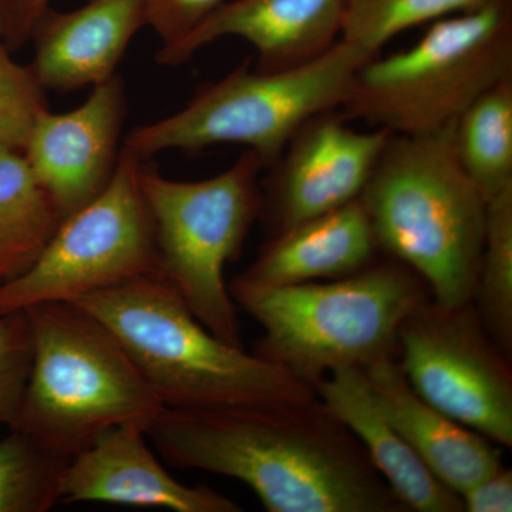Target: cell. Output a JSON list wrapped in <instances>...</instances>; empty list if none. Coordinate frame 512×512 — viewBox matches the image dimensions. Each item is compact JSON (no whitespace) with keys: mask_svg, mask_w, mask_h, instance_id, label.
Here are the masks:
<instances>
[{"mask_svg":"<svg viewBox=\"0 0 512 512\" xmlns=\"http://www.w3.org/2000/svg\"><path fill=\"white\" fill-rule=\"evenodd\" d=\"M168 464L247 484L269 512H407L320 402L170 409L146 429Z\"/></svg>","mask_w":512,"mask_h":512,"instance_id":"6da1fadb","label":"cell"},{"mask_svg":"<svg viewBox=\"0 0 512 512\" xmlns=\"http://www.w3.org/2000/svg\"><path fill=\"white\" fill-rule=\"evenodd\" d=\"M73 302L116 336L164 407L281 406L318 397L284 367L212 335L163 274Z\"/></svg>","mask_w":512,"mask_h":512,"instance_id":"7a4b0ae2","label":"cell"},{"mask_svg":"<svg viewBox=\"0 0 512 512\" xmlns=\"http://www.w3.org/2000/svg\"><path fill=\"white\" fill-rule=\"evenodd\" d=\"M380 251L412 269L444 306L473 301L487 200L458 161L454 123L393 134L360 195Z\"/></svg>","mask_w":512,"mask_h":512,"instance_id":"3957f363","label":"cell"},{"mask_svg":"<svg viewBox=\"0 0 512 512\" xmlns=\"http://www.w3.org/2000/svg\"><path fill=\"white\" fill-rule=\"evenodd\" d=\"M228 286L261 326L255 355L312 387L338 367L397 357L403 320L431 298L419 276L390 256L332 281L258 286L237 276Z\"/></svg>","mask_w":512,"mask_h":512,"instance_id":"277c9868","label":"cell"},{"mask_svg":"<svg viewBox=\"0 0 512 512\" xmlns=\"http://www.w3.org/2000/svg\"><path fill=\"white\" fill-rule=\"evenodd\" d=\"M25 312L32 370L10 429L69 460L111 427L147 429L164 409L116 336L79 305L40 303Z\"/></svg>","mask_w":512,"mask_h":512,"instance_id":"5b68a950","label":"cell"},{"mask_svg":"<svg viewBox=\"0 0 512 512\" xmlns=\"http://www.w3.org/2000/svg\"><path fill=\"white\" fill-rule=\"evenodd\" d=\"M427 26L412 46L359 67L340 107L349 120L397 136L434 133L512 77V0H490Z\"/></svg>","mask_w":512,"mask_h":512,"instance_id":"8992f818","label":"cell"},{"mask_svg":"<svg viewBox=\"0 0 512 512\" xmlns=\"http://www.w3.org/2000/svg\"><path fill=\"white\" fill-rule=\"evenodd\" d=\"M370 57L340 39L292 69L264 72L244 64L202 87L183 109L131 131L123 146L146 160L168 150L237 144L271 168L306 121L343 106L353 77Z\"/></svg>","mask_w":512,"mask_h":512,"instance_id":"52a82bcc","label":"cell"},{"mask_svg":"<svg viewBox=\"0 0 512 512\" xmlns=\"http://www.w3.org/2000/svg\"><path fill=\"white\" fill-rule=\"evenodd\" d=\"M264 170L247 150L207 180H170L146 165L140 173L156 228L161 274L212 335L234 346H242L241 332L225 266L241 254L262 215L259 175Z\"/></svg>","mask_w":512,"mask_h":512,"instance_id":"ba28073f","label":"cell"},{"mask_svg":"<svg viewBox=\"0 0 512 512\" xmlns=\"http://www.w3.org/2000/svg\"><path fill=\"white\" fill-rule=\"evenodd\" d=\"M143 158L121 148L107 187L60 222L25 274L0 286V315L73 302L140 276L161 274L156 228L140 173Z\"/></svg>","mask_w":512,"mask_h":512,"instance_id":"9c48e42d","label":"cell"},{"mask_svg":"<svg viewBox=\"0 0 512 512\" xmlns=\"http://www.w3.org/2000/svg\"><path fill=\"white\" fill-rule=\"evenodd\" d=\"M397 356L421 399L494 444L512 447L511 357L488 335L473 302H421L400 326Z\"/></svg>","mask_w":512,"mask_h":512,"instance_id":"30bf717a","label":"cell"},{"mask_svg":"<svg viewBox=\"0 0 512 512\" xmlns=\"http://www.w3.org/2000/svg\"><path fill=\"white\" fill-rule=\"evenodd\" d=\"M342 110L306 121L272 165L264 194L271 235L357 200L392 131L356 130Z\"/></svg>","mask_w":512,"mask_h":512,"instance_id":"8fae6325","label":"cell"},{"mask_svg":"<svg viewBox=\"0 0 512 512\" xmlns=\"http://www.w3.org/2000/svg\"><path fill=\"white\" fill-rule=\"evenodd\" d=\"M77 109L43 111L22 154L60 221L93 201L110 183L119 161L120 134L127 113L120 76L92 87Z\"/></svg>","mask_w":512,"mask_h":512,"instance_id":"7c38bea8","label":"cell"},{"mask_svg":"<svg viewBox=\"0 0 512 512\" xmlns=\"http://www.w3.org/2000/svg\"><path fill=\"white\" fill-rule=\"evenodd\" d=\"M146 429L127 423L101 433L69 458L60 480L66 503H107L174 512H241V505L207 485L171 477L147 444Z\"/></svg>","mask_w":512,"mask_h":512,"instance_id":"4fadbf2b","label":"cell"},{"mask_svg":"<svg viewBox=\"0 0 512 512\" xmlns=\"http://www.w3.org/2000/svg\"><path fill=\"white\" fill-rule=\"evenodd\" d=\"M346 0H227L190 35L158 52V63L180 66L215 40L239 37L258 53L255 69H292L328 52L342 37Z\"/></svg>","mask_w":512,"mask_h":512,"instance_id":"5bb4252c","label":"cell"},{"mask_svg":"<svg viewBox=\"0 0 512 512\" xmlns=\"http://www.w3.org/2000/svg\"><path fill=\"white\" fill-rule=\"evenodd\" d=\"M144 26V0H87L69 12L49 6L30 36V72L45 92L97 86L116 76L128 45Z\"/></svg>","mask_w":512,"mask_h":512,"instance_id":"9a60e30c","label":"cell"},{"mask_svg":"<svg viewBox=\"0 0 512 512\" xmlns=\"http://www.w3.org/2000/svg\"><path fill=\"white\" fill-rule=\"evenodd\" d=\"M313 389L326 409L359 440L407 511L464 512L460 495L431 473L386 416L365 369L343 366L330 370Z\"/></svg>","mask_w":512,"mask_h":512,"instance_id":"2e32d148","label":"cell"},{"mask_svg":"<svg viewBox=\"0 0 512 512\" xmlns=\"http://www.w3.org/2000/svg\"><path fill=\"white\" fill-rule=\"evenodd\" d=\"M379 254L375 229L359 197L271 235L238 278L258 286L332 281L362 271Z\"/></svg>","mask_w":512,"mask_h":512,"instance_id":"e0dca14e","label":"cell"},{"mask_svg":"<svg viewBox=\"0 0 512 512\" xmlns=\"http://www.w3.org/2000/svg\"><path fill=\"white\" fill-rule=\"evenodd\" d=\"M384 413L441 483L461 495L503 467L493 441L431 406L414 392L396 357L366 367Z\"/></svg>","mask_w":512,"mask_h":512,"instance_id":"ac0fdd59","label":"cell"},{"mask_svg":"<svg viewBox=\"0 0 512 512\" xmlns=\"http://www.w3.org/2000/svg\"><path fill=\"white\" fill-rule=\"evenodd\" d=\"M60 222L23 154H0V286L28 271Z\"/></svg>","mask_w":512,"mask_h":512,"instance_id":"d6986e66","label":"cell"},{"mask_svg":"<svg viewBox=\"0 0 512 512\" xmlns=\"http://www.w3.org/2000/svg\"><path fill=\"white\" fill-rule=\"evenodd\" d=\"M454 147L485 200L512 187V77L481 94L458 117Z\"/></svg>","mask_w":512,"mask_h":512,"instance_id":"ffe728a7","label":"cell"},{"mask_svg":"<svg viewBox=\"0 0 512 512\" xmlns=\"http://www.w3.org/2000/svg\"><path fill=\"white\" fill-rule=\"evenodd\" d=\"M473 305L491 339L512 357V187L487 201Z\"/></svg>","mask_w":512,"mask_h":512,"instance_id":"44dd1931","label":"cell"},{"mask_svg":"<svg viewBox=\"0 0 512 512\" xmlns=\"http://www.w3.org/2000/svg\"><path fill=\"white\" fill-rule=\"evenodd\" d=\"M67 458L18 430L0 439V512H47L60 500Z\"/></svg>","mask_w":512,"mask_h":512,"instance_id":"7402d4cb","label":"cell"},{"mask_svg":"<svg viewBox=\"0 0 512 512\" xmlns=\"http://www.w3.org/2000/svg\"><path fill=\"white\" fill-rule=\"evenodd\" d=\"M490 0H346L340 39L379 55L390 40L436 20L477 9Z\"/></svg>","mask_w":512,"mask_h":512,"instance_id":"603a6c76","label":"cell"},{"mask_svg":"<svg viewBox=\"0 0 512 512\" xmlns=\"http://www.w3.org/2000/svg\"><path fill=\"white\" fill-rule=\"evenodd\" d=\"M10 52L0 33V154L22 153L37 117L49 109L45 89Z\"/></svg>","mask_w":512,"mask_h":512,"instance_id":"cb8c5ba5","label":"cell"},{"mask_svg":"<svg viewBox=\"0 0 512 512\" xmlns=\"http://www.w3.org/2000/svg\"><path fill=\"white\" fill-rule=\"evenodd\" d=\"M33 362V338L28 315H0V426H13L28 387Z\"/></svg>","mask_w":512,"mask_h":512,"instance_id":"d4e9b609","label":"cell"},{"mask_svg":"<svg viewBox=\"0 0 512 512\" xmlns=\"http://www.w3.org/2000/svg\"><path fill=\"white\" fill-rule=\"evenodd\" d=\"M224 2L227 0H144L146 26L156 32L164 49L190 35Z\"/></svg>","mask_w":512,"mask_h":512,"instance_id":"484cf974","label":"cell"},{"mask_svg":"<svg viewBox=\"0 0 512 512\" xmlns=\"http://www.w3.org/2000/svg\"><path fill=\"white\" fill-rule=\"evenodd\" d=\"M50 0H0V33L10 50L29 43L37 20Z\"/></svg>","mask_w":512,"mask_h":512,"instance_id":"4316f807","label":"cell"},{"mask_svg":"<svg viewBox=\"0 0 512 512\" xmlns=\"http://www.w3.org/2000/svg\"><path fill=\"white\" fill-rule=\"evenodd\" d=\"M467 512H511L512 471L504 466L460 495Z\"/></svg>","mask_w":512,"mask_h":512,"instance_id":"83f0119b","label":"cell"}]
</instances>
